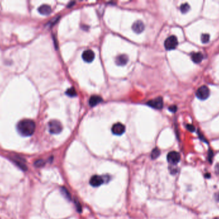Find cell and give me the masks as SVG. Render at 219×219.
Segmentation results:
<instances>
[{"label":"cell","mask_w":219,"mask_h":219,"mask_svg":"<svg viewBox=\"0 0 219 219\" xmlns=\"http://www.w3.org/2000/svg\"><path fill=\"white\" fill-rule=\"evenodd\" d=\"M17 130L23 136H30L35 131V124L32 120L23 119L18 122Z\"/></svg>","instance_id":"cell-1"},{"label":"cell","mask_w":219,"mask_h":219,"mask_svg":"<svg viewBox=\"0 0 219 219\" xmlns=\"http://www.w3.org/2000/svg\"><path fill=\"white\" fill-rule=\"evenodd\" d=\"M49 131L50 133L53 134H57L62 132V126L61 123L58 120H53L49 122Z\"/></svg>","instance_id":"cell-2"},{"label":"cell","mask_w":219,"mask_h":219,"mask_svg":"<svg viewBox=\"0 0 219 219\" xmlns=\"http://www.w3.org/2000/svg\"><path fill=\"white\" fill-rule=\"evenodd\" d=\"M178 45V41H177V39L174 35H171L169 37L164 43V46L165 48L167 50H172L175 49Z\"/></svg>","instance_id":"cell-3"},{"label":"cell","mask_w":219,"mask_h":219,"mask_svg":"<svg viewBox=\"0 0 219 219\" xmlns=\"http://www.w3.org/2000/svg\"><path fill=\"white\" fill-rule=\"evenodd\" d=\"M196 96L201 100H206L210 96V90L206 86H201L196 91Z\"/></svg>","instance_id":"cell-4"},{"label":"cell","mask_w":219,"mask_h":219,"mask_svg":"<svg viewBox=\"0 0 219 219\" xmlns=\"http://www.w3.org/2000/svg\"><path fill=\"white\" fill-rule=\"evenodd\" d=\"M167 161L172 165H176L178 163L181 159L180 154L176 151L170 152L167 154Z\"/></svg>","instance_id":"cell-5"},{"label":"cell","mask_w":219,"mask_h":219,"mask_svg":"<svg viewBox=\"0 0 219 219\" xmlns=\"http://www.w3.org/2000/svg\"><path fill=\"white\" fill-rule=\"evenodd\" d=\"M147 104L154 109H161L163 107V101L161 97H157L153 100H149L147 102Z\"/></svg>","instance_id":"cell-6"},{"label":"cell","mask_w":219,"mask_h":219,"mask_svg":"<svg viewBox=\"0 0 219 219\" xmlns=\"http://www.w3.org/2000/svg\"><path fill=\"white\" fill-rule=\"evenodd\" d=\"M104 183L103 177L99 175H94L90 179V184L93 187H98Z\"/></svg>","instance_id":"cell-7"},{"label":"cell","mask_w":219,"mask_h":219,"mask_svg":"<svg viewBox=\"0 0 219 219\" xmlns=\"http://www.w3.org/2000/svg\"><path fill=\"white\" fill-rule=\"evenodd\" d=\"M95 58V53L92 50H87L82 53V59L86 62H92Z\"/></svg>","instance_id":"cell-8"},{"label":"cell","mask_w":219,"mask_h":219,"mask_svg":"<svg viewBox=\"0 0 219 219\" xmlns=\"http://www.w3.org/2000/svg\"><path fill=\"white\" fill-rule=\"evenodd\" d=\"M125 126L120 124V123H117L114 124L112 128V131L114 134L117 136H120L125 132Z\"/></svg>","instance_id":"cell-9"},{"label":"cell","mask_w":219,"mask_h":219,"mask_svg":"<svg viewBox=\"0 0 219 219\" xmlns=\"http://www.w3.org/2000/svg\"><path fill=\"white\" fill-rule=\"evenodd\" d=\"M144 29H145V26L144 23L140 20L135 22L132 26L133 30L136 34L142 33L144 30Z\"/></svg>","instance_id":"cell-10"},{"label":"cell","mask_w":219,"mask_h":219,"mask_svg":"<svg viewBox=\"0 0 219 219\" xmlns=\"http://www.w3.org/2000/svg\"><path fill=\"white\" fill-rule=\"evenodd\" d=\"M128 62V57L126 56V55L125 54H122L120 55V56H118L116 57L115 59V62L118 66H125L127 64V62Z\"/></svg>","instance_id":"cell-11"},{"label":"cell","mask_w":219,"mask_h":219,"mask_svg":"<svg viewBox=\"0 0 219 219\" xmlns=\"http://www.w3.org/2000/svg\"><path fill=\"white\" fill-rule=\"evenodd\" d=\"M38 12L44 16L49 15L52 12L51 7L48 5H43L38 8Z\"/></svg>","instance_id":"cell-12"},{"label":"cell","mask_w":219,"mask_h":219,"mask_svg":"<svg viewBox=\"0 0 219 219\" xmlns=\"http://www.w3.org/2000/svg\"><path fill=\"white\" fill-rule=\"evenodd\" d=\"M103 101V99L99 96H97V95H93L90 97V100H89V105L91 107H94L97 105L98 104H100L101 102Z\"/></svg>","instance_id":"cell-13"},{"label":"cell","mask_w":219,"mask_h":219,"mask_svg":"<svg viewBox=\"0 0 219 219\" xmlns=\"http://www.w3.org/2000/svg\"><path fill=\"white\" fill-rule=\"evenodd\" d=\"M191 58L194 62H195L196 64H199L203 60L204 56H203V55L202 54V53L197 52V53H194L191 55Z\"/></svg>","instance_id":"cell-14"},{"label":"cell","mask_w":219,"mask_h":219,"mask_svg":"<svg viewBox=\"0 0 219 219\" xmlns=\"http://www.w3.org/2000/svg\"><path fill=\"white\" fill-rule=\"evenodd\" d=\"M61 192L62 194V195L68 200H71V196L69 194V191H68V190L65 188V187H62L61 188Z\"/></svg>","instance_id":"cell-15"},{"label":"cell","mask_w":219,"mask_h":219,"mask_svg":"<svg viewBox=\"0 0 219 219\" xmlns=\"http://www.w3.org/2000/svg\"><path fill=\"white\" fill-rule=\"evenodd\" d=\"M160 155V150L158 148H155L153 150L150 157H151L153 159H155L158 158Z\"/></svg>","instance_id":"cell-16"},{"label":"cell","mask_w":219,"mask_h":219,"mask_svg":"<svg viewBox=\"0 0 219 219\" xmlns=\"http://www.w3.org/2000/svg\"><path fill=\"white\" fill-rule=\"evenodd\" d=\"M66 94L68 96H69V97H76V96L77 95L76 91V90H75V89L74 88H71L70 89H68L67 90V91H66Z\"/></svg>","instance_id":"cell-17"},{"label":"cell","mask_w":219,"mask_h":219,"mask_svg":"<svg viewBox=\"0 0 219 219\" xmlns=\"http://www.w3.org/2000/svg\"><path fill=\"white\" fill-rule=\"evenodd\" d=\"M210 36L209 34H204L201 35V41L202 43H204V44L208 43L210 41Z\"/></svg>","instance_id":"cell-18"},{"label":"cell","mask_w":219,"mask_h":219,"mask_svg":"<svg viewBox=\"0 0 219 219\" xmlns=\"http://www.w3.org/2000/svg\"><path fill=\"white\" fill-rule=\"evenodd\" d=\"M190 8V5L188 4V3H185V4H182L181 7H180V10H181V12L183 13H185L186 12H188L189 11Z\"/></svg>","instance_id":"cell-19"},{"label":"cell","mask_w":219,"mask_h":219,"mask_svg":"<svg viewBox=\"0 0 219 219\" xmlns=\"http://www.w3.org/2000/svg\"><path fill=\"white\" fill-rule=\"evenodd\" d=\"M45 165V162L43 159H38L35 162V165L37 167H42Z\"/></svg>","instance_id":"cell-20"},{"label":"cell","mask_w":219,"mask_h":219,"mask_svg":"<svg viewBox=\"0 0 219 219\" xmlns=\"http://www.w3.org/2000/svg\"><path fill=\"white\" fill-rule=\"evenodd\" d=\"M75 203H76V208H77L78 211L81 213V210H82V208H81V206L80 203L78 201H77V200L75 201Z\"/></svg>","instance_id":"cell-21"},{"label":"cell","mask_w":219,"mask_h":219,"mask_svg":"<svg viewBox=\"0 0 219 219\" xmlns=\"http://www.w3.org/2000/svg\"><path fill=\"white\" fill-rule=\"evenodd\" d=\"M169 111L172 112V113H175L176 111H177V106L176 105H171L169 107Z\"/></svg>","instance_id":"cell-22"},{"label":"cell","mask_w":219,"mask_h":219,"mask_svg":"<svg viewBox=\"0 0 219 219\" xmlns=\"http://www.w3.org/2000/svg\"><path fill=\"white\" fill-rule=\"evenodd\" d=\"M186 128L190 132H194L195 131V127L192 125H187L186 126Z\"/></svg>","instance_id":"cell-23"},{"label":"cell","mask_w":219,"mask_h":219,"mask_svg":"<svg viewBox=\"0 0 219 219\" xmlns=\"http://www.w3.org/2000/svg\"><path fill=\"white\" fill-rule=\"evenodd\" d=\"M209 156H208V159H209V161L210 163H211L212 161V158H213V154L212 152V151H209Z\"/></svg>","instance_id":"cell-24"},{"label":"cell","mask_w":219,"mask_h":219,"mask_svg":"<svg viewBox=\"0 0 219 219\" xmlns=\"http://www.w3.org/2000/svg\"><path fill=\"white\" fill-rule=\"evenodd\" d=\"M215 171L217 174H219V164H217L215 167Z\"/></svg>","instance_id":"cell-25"},{"label":"cell","mask_w":219,"mask_h":219,"mask_svg":"<svg viewBox=\"0 0 219 219\" xmlns=\"http://www.w3.org/2000/svg\"><path fill=\"white\" fill-rule=\"evenodd\" d=\"M216 198L219 200V194H218V197H216Z\"/></svg>","instance_id":"cell-26"},{"label":"cell","mask_w":219,"mask_h":219,"mask_svg":"<svg viewBox=\"0 0 219 219\" xmlns=\"http://www.w3.org/2000/svg\"><path fill=\"white\" fill-rule=\"evenodd\" d=\"M213 219H219V218L217 217V218H213Z\"/></svg>","instance_id":"cell-27"}]
</instances>
